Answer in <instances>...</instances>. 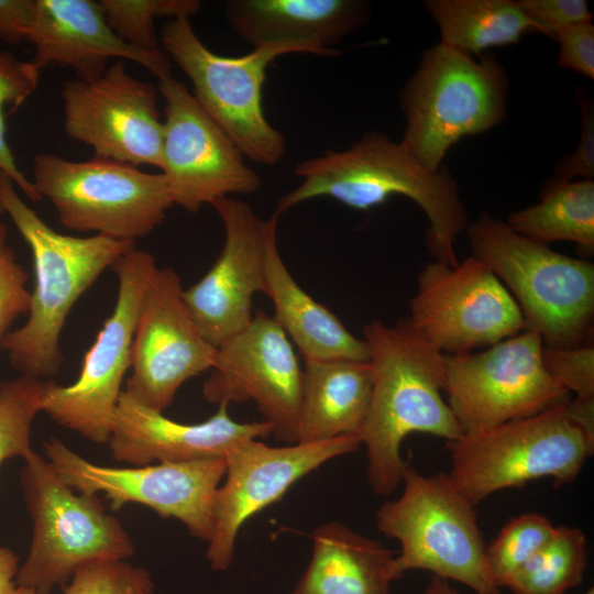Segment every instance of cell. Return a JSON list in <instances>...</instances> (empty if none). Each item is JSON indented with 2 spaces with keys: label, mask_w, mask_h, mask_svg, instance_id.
Listing matches in <instances>:
<instances>
[{
  "label": "cell",
  "mask_w": 594,
  "mask_h": 594,
  "mask_svg": "<svg viewBox=\"0 0 594 594\" xmlns=\"http://www.w3.org/2000/svg\"><path fill=\"white\" fill-rule=\"evenodd\" d=\"M35 0H0V38L9 44L26 41Z\"/></svg>",
  "instance_id": "ab89813d"
},
{
  "label": "cell",
  "mask_w": 594,
  "mask_h": 594,
  "mask_svg": "<svg viewBox=\"0 0 594 594\" xmlns=\"http://www.w3.org/2000/svg\"><path fill=\"white\" fill-rule=\"evenodd\" d=\"M43 449L55 473L76 492L102 493L114 510L130 503L145 505L161 517L179 520L193 537L210 540L224 458L112 468L89 462L56 438L46 440Z\"/></svg>",
  "instance_id": "4fadbf2b"
},
{
  "label": "cell",
  "mask_w": 594,
  "mask_h": 594,
  "mask_svg": "<svg viewBox=\"0 0 594 594\" xmlns=\"http://www.w3.org/2000/svg\"><path fill=\"white\" fill-rule=\"evenodd\" d=\"M157 87L133 77L123 61L97 79L64 81V131L97 157L162 167L163 121Z\"/></svg>",
  "instance_id": "e0dca14e"
},
{
  "label": "cell",
  "mask_w": 594,
  "mask_h": 594,
  "mask_svg": "<svg viewBox=\"0 0 594 594\" xmlns=\"http://www.w3.org/2000/svg\"><path fill=\"white\" fill-rule=\"evenodd\" d=\"M505 222L518 234L544 245L572 242L590 257L594 253V180L549 178L539 202L509 213Z\"/></svg>",
  "instance_id": "4316f807"
},
{
  "label": "cell",
  "mask_w": 594,
  "mask_h": 594,
  "mask_svg": "<svg viewBox=\"0 0 594 594\" xmlns=\"http://www.w3.org/2000/svg\"><path fill=\"white\" fill-rule=\"evenodd\" d=\"M440 30V42L481 56L493 46L516 44L530 32L531 21L513 0H426Z\"/></svg>",
  "instance_id": "83f0119b"
},
{
  "label": "cell",
  "mask_w": 594,
  "mask_h": 594,
  "mask_svg": "<svg viewBox=\"0 0 594 594\" xmlns=\"http://www.w3.org/2000/svg\"><path fill=\"white\" fill-rule=\"evenodd\" d=\"M358 436L272 447L260 439L235 446L224 457V482L213 504V528L206 557L213 571L232 564L238 535L255 514L279 501L301 477L328 461L360 449Z\"/></svg>",
  "instance_id": "2e32d148"
},
{
  "label": "cell",
  "mask_w": 594,
  "mask_h": 594,
  "mask_svg": "<svg viewBox=\"0 0 594 594\" xmlns=\"http://www.w3.org/2000/svg\"><path fill=\"white\" fill-rule=\"evenodd\" d=\"M41 70L31 62L0 52V172L6 174L31 201L42 200L35 187L18 167L6 138V108L12 114L35 91Z\"/></svg>",
  "instance_id": "d6a6232c"
},
{
  "label": "cell",
  "mask_w": 594,
  "mask_h": 594,
  "mask_svg": "<svg viewBox=\"0 0 594 594\" xmlns=\"http://www.w3.org/2000/svg\"><path fill=\"white\" fill-rule=\"evenodd\" d=\"M224 8L234 33L253 47L308 44L329 57L340 55L333 46L370 16L362 0H230Z\"/></svg>",
  "instance_id": "603a6c76"
},
{
  "label": "cell",
  "mask_w": 594,
  "mask_h": 594,
  "mask_svg": "<svg viewBox=\"0 0 594 594\" xmlns=\"http://www.w3.org/2000/svg\"><path fill=\"white\" fill-rule=\"evenodd\" d=\"M20 482L33 536L18 584L51 594L85 564L127 560L135 553L129 532L99 496L76 493L35 451L24 460Z\"/></svg>",
  "instance_id": "52a82bcc"
},
{
  "label": "cell",
  "mask_w": 594,
  "mask_h": 594,
  "mask_svg": "<svg viewBox=\"0 0 594 594\" xmlns=\"http://www.w3.org/2000/svg\"><path fill=\"white\" fill-rule=\"evenodd\" d=\"M517 4L531 21L535 32L551 38L572 24L592 20L585 0H517Z\"/></svg>",
  "instance_id": "74e56055"
},
{
  "label": "cell",
  "mask_w": 594,
  "mask_h": 594,
  "mask_svg": "<svg viewBox=\"0 0 594 594\" xmlns=\"http://www.w3.org/2000/svg\"><path fill=\"white\" fill-rule=\"evenodd\" d=\"M32 183L66 229L119 241L135 243L146 237L173 206L161 172L97 156L75 162L36 154Z\"/></svg>",
  "instance_id": "30bf717a"
},
{
  "label": "cell",
  "mask_w": 594,
  "mask_h": 594,
  "mask_svg": "<svg viewBox=\"0 0 594 594\" xmlns=\"http://www.w3.org/2000/svg\"><path fill=\"white\" fill-rule=\"evenodd\" d=\"M161 44L190 80L191 94L205 112L244 157L267 166L279 164L286 152L284 134L270 123L263 108L268 65L293 53L329 57L315 46L298 43L263 45L242 56H222L204 44L188 18L168 20L161 31Z\"/></svg>",
  "instance_id": "ba28073f"
},
{
  "label": "cell",
  "mask_w": 594,
  "mask_h": 594,
  "mask_svg": "<svg viewBox=\"0 0 594 594\" xmlns=\"http://www.w3.org/2000/svg\"><path fill=\"white\" fill-rule=\"evenodd\" d=\"M373 371L369 414L360 433L373 493L392 494L403 480L404 439L414 432L452 441L462 436L441 392L443 353L406 318L394 324L373 319L363 327Z\"/></svg>",
  "instance_id": "6da1fadb"
},
{
  "label": "cell",
  "mask_w": 594,
  "mask_h": 594,
  "mask_svg": "<svg viewBox=\"0 0 594 594\" xmlns=\"http://www.w3.org/2000/svg\"><path fill=\"white\" fill-rule=\"evenodd\" d=\"M211 206L222 221V250L183 298L205 338L218 348L251 322L253 297L263 293L264 220L248 202L231 197Z\"/></svg>",
  "instance_id": "ffe728a7"
},
{
  "label": "cell",
  "mask_w": 594,
  "mask_h": 594,
  "mask_svg": "<svg viewBox=\"0 0 594 594\" xmlns=\"http://www.w3.org/2000/svg\"><path fill=\"white\" fill-rule=\"evenodd\" d=\"M557 64L588 79L594 78V25L592 21L569 25L560 30Z\"/></svg>",
  "instance_id": "f35d334b"
},
{
  "label": "cell",
  "mask_w": 594,
  "mask_h": 594,
  "mask_svg": "<svg viewBox=\"0 0 594 594\" xmlns=\"http://www.w3.org/2000/svg\"><path fill=\"white\" fill-rule=\"evenodd\" d=\"M422 594H460L454 590L449 581L431 575L429 583L426 585Z\"/></svg>",
  "instance_id": "b9f144b4"
},
{
  "label": "cell",
  "mask_w": 594,
  "mask_h": 594,
  "mask_svg": "<svg viewBox=\"0 0 594 594\" xmlns=\"http://www.w3.org/2000/svg\"><path fill=\"white\" fill-rule=\"evenodd\" d=\"M180 277L157 268L139 312L127 392L163 413L188 380L211 370L217 348L202 334L183 298Z\"/></svg>",
  "instance_id": "d6986e66"
},
{
  "label": "cell",
  "mask_w": 594,
  "mask_h": 594,
  "mask_svg": "<svg viewBox=\"0 0 594 594\" xmlns=\"http://www.w3.org/2000/svg\"><path fill=\"white\" fill-rule=\"evenodd\" d=\"M402 484V494L384 502L375 514L377 529L400 546L393 559L396 579L424 570L476 594H502L488 566L475 506L448 474L425 475L406 463Z\"/></svg>",
  "instance_id": "8992f818"
},
{
  "label": "cell",
  "mask_w": 594,
  "mask_h": 594,
  "mask_svg": "<svg viewBox=\"0 0 594 594\" xmlns=\"http://www.w3.org/2000/svg\"><path fill=\"white\" fill-rule=\"evenodd\" d=\"M53 382L21 375L0 382V465L12 458L24 461L34 452L32 425L43 410L45 395Z\"/></svg>",
  "instance_id": "f546056e"
},
{
  "label": "cell",
  "mask_w": 594,
  "mask_h": 594,
  "mask_svg": "<svg viewBox=\"0 0 594 594\" xmlns=\"http://www.w3.org/2000/svg\"><path fill=\"white\" fill-rule=\"evenodd\" d=\"M556 526L538 513H526L510 519L486 547L491 573L502 588L510 576L550 540Z\"/></svg>",
  "instance_id": "1f68e13d"
},
{
  "label": "cell",
  "mask_w": 594,
  "mask_h": 594,
  "mask_svg": "<svg viewBox=\"0 0 594 594\" xmlns=\"http://www.w3.org/2000/svg\"><path fill=\"white\" fill-rule=\"evenodd\" d=\"M294 175L300 183L276 204L275 215L318 197L369 211L394 195L415 201L428 220L425 240L435 261L455 266L457 238L469 223L458 182L443 166L431 172L387 135L372 132L349 148L329 150L299 162Z\"/></svg>",
  "instance_id": "7a4b0ae2"
},
{
  "label": "cell",
  "mask_w": 594,
  "mask_h": 594,
  "mask_svg": "<svg viewBox=\"0 0 594 594\" xmlns=\"http://www.w3.org/2000/svg\"><path fill=\"white\" fill-rule=\"evenodd\" d=\"M219 405L199 424H183L148 408L122 391L107 441L112 458L133 466L158 462H188L224 458L243 441L273 435L265 421L238 422Z\"/></svg>",
  "instance_id": "44dd1931"
},
{
  "label": "cell",
  "mask_w": 594,
  "mask_h": 594,
  "mask_svg": "<svg viewBox=\"0 0 594 594\" xmlns=\"http://www.w3.org/2000/svg\"><path fill=\"white\" fill-rule=\"evenodd\" d=\"M28 274L18 263L14 251L0 249V350L10 333V327L30 309L31 292L26 287Z\"/></svg>",
  "instance_id": "d590c367"
},
{
  "label": "cell",
  "mask_w": 594,
  "mask_h": 594,
  "mask_svg": "<svg viewBox=\"0 0 594 594\" xmlns=\"http://www.w3.org/2000/svg\"><path fill=\"white\" fill-rule=\"evenodd\" d=\"M372 388L373 371L369 361H305L298 441L360 437L369 414Z\"/></svg>",
  "instance_id": "d4e9b609"
},
{
  "label": "cell",
  "mask_w": 594,
  "mask_h": 594,
  "mask_svg": "<svg viewBox=\"0 0 594 594\" xmlns=\"http://www.w3.org/2000/svg\"><path fill=\"white\" fill-rule=\"evenodd\" d=\"M407 319L443 354L477 351L525 330L515 299L472 255L455 266L428 262L418 274Z\"/></svg>",
  "instance_id": "5bb4252c"
},
{
  "label": "cell",
  "mask_w": 594,
  "mask_h": 594,
  "mask_svg": "<svg viewBox=\"0 0 594 594\" xmlns=\"http://www.w3.org/2000/svg\"><path fill=\"white\" fill-rule=\"evenodd\" d=\"M307 569L289 594H389L393 552L350 527L329 521L311 534Z\"/></svg>",
  "instance_id": "484cf974"
},
{
  "label": "cell",
  "mask_w": 594,
  "mask_h": 594,
  "mask_svg": "<svg viewBox=\"0 0 594 594\" xmlns=\"http://www.w3.org/2000/svg\"><path fill=\"white\" fill-rule=\"evenodd\" d=\"M542 346L540 334L525 329L484 350L443 355V392L462 435L529 417L571 398L544 369Z\"/></svg>",
  "instance_id": "8fae6325"
},
{
  "label": "cell",
  "mask_w": 594,
  "mask_h": 594,
  "mask_svg": "<svg viewBox=\"0 0 594 594\" xmlns=\"http://www.w3.org/2000/svg\"><path fill=\"white\" fill-rule=\"evenodd\" d=\"M64 594H154L151 574L125 560L98 561L76 570Z\"/></svg>",
  "instance_id": "836d02e7"
},
{
  "label": "cell",
  "mask_w": 594,
  "mask_h": 594,
  "mask_svg": "<svg viewBox=\"0 0 594 594\" xmlns=\"http://www.w3.org/2000/svg\"><path fill=\"white\" fill-rule=\"evenodd\" d=\"M575 97L580 107L581 134L575 150L561 157L554 166V177L563 180H594V106L591 96L581 87Z\"/></svg>",
  "instance_id": "8d00e7d4"
},
{
  "label": "cell",
  "mask_w": 594,
  "mask_h": 594,
  "mask_svg": "<svg viewBox=\"0 0 594 594\" xmlns=\"http://www.w3.org/2000/svg\"><path fill=\"white\" fill-rule=\"evenodd\" d=\"M165 101L162 167L173 205L197 212L205 205L258 190L261 178L185 84L158 79Z\"/></svg>",
  "instance_id": "9a60e30c"
},
{
  "label": "cell",
  "mask_w": 594,
  "mask_h": 594,
  "mask_svg": "<svg viewBox=\"0 0 594 594\" xmlns=\"http://www.w3.org/2000/svg\"><path fill=\"white\" fill-rule=\"evenodd\" d=\"M0 204L30 246L35 278L26 321L10 331L1 350L21 376L51 380L64 361L59 341L73 306L134 243L55 231L1 172Z\"/></svg>",
  "instance_id": "3957f363"
},
{
  "label": "cell",
  "mask_w": 594,
  "mask_h": 594,
  "mask_svg": "<svg viewBox=\"0 0 594 594\" xmlns=\"http://www.w3.org/2000/svg\"><path fill=\"white\" fill-rule=\"evenodd\" d=\"M112 268L118 278L114 308L86 352L77 380L65 386L53 382L42 410L95 443L109 439L121 385L131 367L141 305L158 266L151 253L134 246Z\"/></svg>",
  "instance_id": "7c38bea8"
},
{
  "label": "cell",
  "mask_w": 594,
  "mask_h": 594,
  "mask_svg": "<svg viewBox=\"0 0 594 594\" xmlns=\"http://www.w3.org/2000/svg\"><path fill=\"white\" fill-rule=\"evenodd\" d=\"M202 386L211 404L255 403L280 441H298L302 369L293 344L273 317L254 312L251 322L217 348Z\"/></svg>",
  "instance_id": "ac0fdd59"
},
{
  "label": "cell",
  "mask_w": 594,
  "mask_h": 594,
  "mask_svg": "<svg viewBox=\"0 0 594 594\" xmlns=\"http://www.w3.org/2000/svg\"><path fill=\"white\" fill-rule=\"evenodd\" d=\"M585 594H594L593 587H591L590 590H587V591L585 592Z\"/></svg>",
  "instance_id": "ee69618b"
},
{
  "label": "cell",
  "mask_w": 594,
  "mask_h": 594,
  "mask_svg": "<svg viewBox=\"0 0 594 594\" xmlns=\"http://www.w3.org/2000/svg\"><path fill=\"white\" fill-rule=\"evenodd\" d=\"M112 31L127 44L142 51L162 48L154 23L158 18L190 19L201 8L199 0H100Z\"/></svg>",
  "instance_id": "4dcf8cb0"
},
{
  "label": "cell",
  "mask_w": 594,
  "mask_h": 594,
  "mask_svg": "<svg viewBox=\"0 0 594 594\" xmlns=\"http://www.w3.org/2000/svg\"><path fill=\"white\" fill-rule=\"evenodd\" d=\"M508 76L492 54L473 55L441 42L427 48L404 85L402 145L425 168L438 172L458 141L486 132L506 118Z\"/></svg>",
  "instance_id": "5b68a950"
},
{
  "label": "cell",
  "mask_w": 594,
  "mask_h": 594,
  "mask_svg": "<svg viewBox=\"0 0 594 594\" xmlns=\"http://www.w3.org/2000/svg\"><path fill=\"white\" fill-rule=\"evenodd\" d=\"M471 255L502 282L519 307L525 329L543 345L593 340L594 264L558 253L514 230L487 211L465 231Z\"/></svg>",
  "instance_id": "277c9868"
},
{
  "label": "cell",
  "mask_w": 594,
  "mask_h": 594,
  "mask_svg": "<svg viewBox=\"0 0 594 594\" xmlns=\"http://www.w3.org/2000/svg\"><path fill=\"white\" fill-rule=\"evenodd\" d=\"M565 404L448 441L452 484L476 506L537 479L550 477L557 487L573 482L593 455L594 437L571 419Z\"/></svg>",
  "instance_id": "9c48e42d"
},
{
  "label": "cell",
  "mask_w": 594,
  "mask_h": 594,
  "mask_svg": "<svg viewBox=\"0 0 594 594\" xmlns=\"http://www.w3.org/2000/svg\"><path fill=\"white\" fill-rule=\"evenodd\" d=\"M26 41L34 47L30 62L36 68H70L85 81L99 78L113 58L136 63L157 79L172 75L164 51H142L123 42L109 26L99 1L35 0Z\"/></svg>",
  "instance_id": "7402d4cb"
},
{
  "label": "cell",
  "mask_w": 594,
  "mask_h": 594,
  "mask_svg": "<svg viewBox=\"0 0 594 594\" xmlns=\"http://www.w3.org/2000/svg\"><path fill=\"white\" fill-rule=\"evenodd\" d=\"M18 557L8 548H0V594H36L30 587L18 584Z\"/></svg>",
  "instance_id": "60d3db41"
},
{
  "label": "cell",
  "mask_w": 594,
  "mask_h": 594,
  "mask_svg": "<svg viewBox=\"0 0 594 594\" xmlns=\"http://www.w3.org/2000/svg\"><path fill=\"white\" fill-rule=\"evenodd\" d=\"M587 560L583 531L556 526L548 543L516 571L505 586L513 594H565L582 583Z\"/></svg>",
  "instance_id": "f1b7e54d"
},
{
  "label": "cell",
  "mask_w": 594,
  "mask_h": 594,
  "mask_svg": "<svg viewBox=\"0 0 594 594\" xmlns=\"http://www.w3.org/2000/svg\"><path fill=\"white\" fill-rule=\"evenodd\" d=\"M541 358L547 372L574 398L594 400L593 340L571 346H542Z\"/></svg>",
  "instance_id": "e575fe53"
},
{
  "label": "cell",
  "mask_w": 594,
  "mask_h": 594,
  "mask_svg": "<svg viewBox=\"0 0 594 594\" xmlns=\"http://www.w3.org/2000/svg\"><path fill=\"white\" fill-rule=\"evenodd\" d=\"M1 210H2V207L0 204V211ZM7 234H8V229L0 220V249L7 245Z\"/></svg>",
  "instance_id": "7bdbcfd3"
},
{
  "label": "cell",
  "mask_w": 594,
  "mask_h": 594,
  "mask_svg": "<svg viewBox=\"0 0 594 594\" xmlns=\"http://www.w3.org/2000/svg\"><path fill=\"white\" fill-rule=\"evenodd\" d=\"M278 216L264 220V288L276 323L307 360L369 361V346L295 280L279 253Z\"/></svg>",
  "instance_id": "cb8c5ba5"
}]
</instances>
